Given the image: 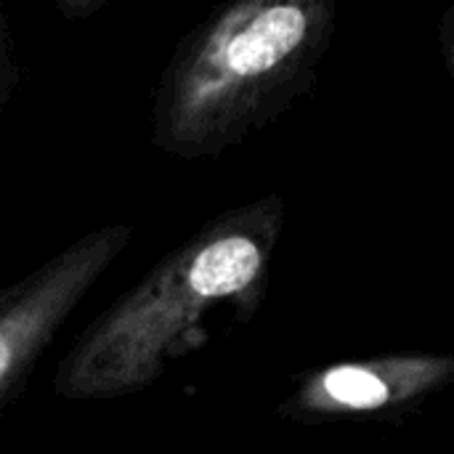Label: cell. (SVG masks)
<instances>
[{
  "mask_svg": "<svg viewBox=\"0 0 454 454\" xmlns=\"http://www.w3.org/2000/svg\"><path fill=\"white\" fill-rule=\"evenodd\" d=\"M282 221L277 194L207 221L77 335L56 394L88 402L144 391L200 346L202 325L221 306L250 317L263 301Z\"/></svg>",
  "mask_w": 454,
  "mask_h": 454,
  "instance_id": "1",
  "label": "cell"
},
{
  "mask_svg": "<svg viewBox=\"0 0 454 454\" xmlns=\"http://www.w3.org/2000/svg\"><path fill=\"white\" fill-rule=\"evenodd\" d=\"M330 0H242L178 45L154 98V144L176 157H215L274 122L317 80L330 48Z\"/></svg>",
  "mask_w": 454,
  "mask_h": 454,
  "instance_id": "2",
  "label": "cell"
},
{
  "mask_svg": "<svg viewBox=\"0 0 454 454\" xmlns=\"http://www.w3.org/2000/svg\"><path fill=\"white\" fill-rule=\"evenodd\" d=\"M128 226L82 234L40 269L0 290V410L24 386L59 330L128 247Z\"/></svg>",
  "mask_w": 454,
  "mask_h": 454,
  "instance_id": "3",
  "label": "cell"
},
{
  "mask_svg": "<svg viewBox=\"0 0 454 454\" xmlns=\"http://www.w3.org/2000/svg\"><path fill=\"white\" fill-rule=\"evenodd\" d=\"M452 372L454 362L450 356L346 362L301 383L285 402V412L293 418H346L407 407L442 388Z\"/></svg>",
  "mask_w": 454,
  "mask_h": 454,
  "instance_id": "4",
  "label": "cell"
},
{
  "mask_svg": "<svg viewBox=\"0 0 454 454\" xmlns=\"http://www.w3.org/2000/svg\"><path fill=\"white\" fill-rule=\"evenodd\" d=\"M13 61L8 56V40H5V29L0 21V109L8 104L11 93H13Z\"/></svg>",
  "mask_w": 454,
  "mask_h": 454,
  "instance_id": "5",
  "label": "cell"
}]
</instances>
